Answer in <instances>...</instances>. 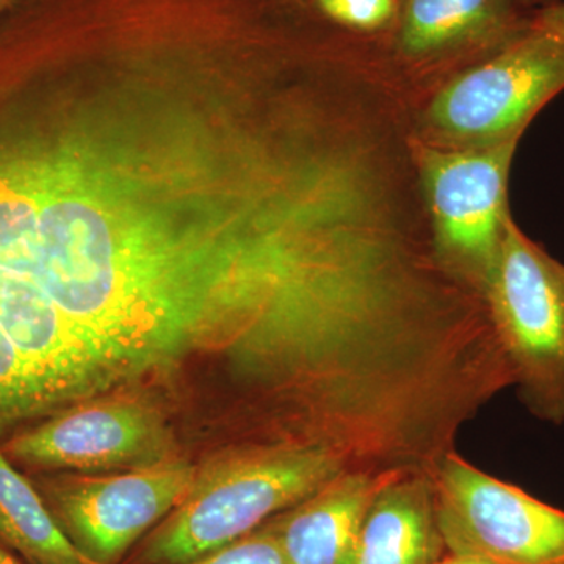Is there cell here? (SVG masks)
Instances as JSON below:
<instances>
[{
	"instance_id": "ac0fdd59",
	"label": "cell",
	"mask_w": 564,
	"mask_h": 564,
	"mask_svg": "<svg viewBox=\"0 0 564 564\" xmlns=\"http://www.w3.org/2000/svg\"><path fill=\"white\" fill-rule=\"evenodd\" d=\"M522 3L529 9V7L538 6V3L551 2V0H521Z\"/></svg>"
},
{
	"instance_id": "9a60e30c",
	"label": "cell",
	"mask_w": 564,
	"mask_h": 564,
	"mask_svg": "<svg viewBox=\"0 0 564 564\" xmlns=\"http://www.w3.org/2000/svg\"><path fill=\"white\" fill-rule=\"evenodd\" d=\"M532 21L545 31L555 33L564 40V2L551 3L534 11Z\"/></svg>"
},
{
	"instance_id": "9c48e42d",
	"label": "cell",
	"mask_w": 564,
	"mask_h": 564,
	"mask_svg": "<svg viewBox=\"0 0 564 564\" xmlns=\"http://www.w3.org/2000/svg\"><path fill=\"white\" fill-rule=\"evenodd\" d=\"M402 473L345 470L272 524L291 564H351L375 496Z\"/></svg>"
},
{
	"instance_id": "8992f818",
	"label": "cell",
	"mask_w": 564,
	"mask_h": 564,
	"mask_svg": "<svg viewBox=\"0 0 564 564\" xmlns=\"http://www.w3.org/2000/svg\"><path fill=\"white\" fill-rule=\"evenodd\" d=\"M437 521L448 554L494 564H564V511L452 451L436 475Z\"/></svg>"
},
{
	"instance_id": "2e32d148",
	"label": "cell",
	"mask_w": 564,
	"mask_h": 564,
	"mask_svg": "<svg viewBox=\"0 0 564 564\" xmlns=\"http://www.w3.org/2000/svg\"><path fill=\"white\" fill-rule=\"evenodd\" d=\"M437 564H494V563L488 562V560L477 558V556L448 554V555H445L444 558L441 560V562Z\"/></svg>"
},
{
	"instance_id": "ba28073f",
	"label": "cell",
	"mask_w": 564,
	"mask_h": 564,
	"mask_svg": "<svg viewBox=\"0 0 564 564\" xmlns=\"http://www.w3.org/2000/svg\"><path fill=\"white\" fill-rule=\"evenodd\" d=\"M158 415L143 404H82L18 430L0 444L18 467L33 473L144 466L169 458Z\"/></svg>"
},
{
	"instance_id": "e0dca14e",
	"label": "cell",
	"mask_w": 564,
	"mask_h": 564,
	"mask_svg": "<svg viewBox=\"0 0 564 564\" xmlns=\"http://www.w3.org/2000/svg\"><path fill=\"white\" fill-rule=\"evenodd\" d=\"M0 564H21L18 562L17 558H14L13 555L9 554V552L6 551V549L0 545Z\"/></svg>"
},
{
	"instance_id": "d6986e66",
	"label": "cell",
	"mask_w": 564,
	"mask_h": 564,
	"mask_svg": "<svg viewBox=\"0 0 564 564\" xmlns=\"http://www.w3.org/2000/svg\"><path fill=\"white\" fill-rule=\"evenodd\" d=\"M9 2H10V0H0V10H2L3 7H6L7 3H9Z\"/></svg>"
},
{
	"instance_id": "4fadbf2b",
	"label": "cell",
	"mask_w": 564,
	"mask_h": 564,
	"mask_svg": "<svg viewBox=\"0 0 564 564\" xmlns=\"http://www.w3.org/2000/svg\"><path fill=\"white\" fill-rule=\"evenodd\" d=\"M184 564H291V562L285 556L276 530L270 522L225 547Z\"/></svg>"
},
{
	"instance_id": "8fae6325",
	"label": "cell",
	"mask_w": 564,
	"mask_h": 564,
	"mask_svg": "<svg viewBox=\"0 0 564 564\" xmlns=\"http://www.w3.org/2000/svg\"><path fill=\"white\" fill-rule=\"evenodd\" d=\"M521 0H402L395 47L410 61L444 57L475 44L500 46L529 28Z\"/></svg>"
},
{
	"instance_id": "30bf717a",
	"label": "cell",
	"mask_w": 564,
	"mask_h": 564,
	"mask_svg": "<svg viewBox=\"0 0 564 564\" xmlns=\"http://www.w3.org/2000/svg\"><path fill=\"white\" fill-rule=\"evenodd\" d=\"M445 547L434 477H393L364 518L351 564H437Z\"/></svg>"
},
{
	"instance_id": "277c9868",
	"label": "cell",
	"mask_w": 564,
	"mask_h": 564,
	"mask_svg": "<svg viewBox=\"0 0 564 564\" xmlns=\"http://www.w3.org/2000/svg\"><path fill=\"white\" fill-rule=\"evenodd\" d=\"M563 90L564 40L532 21L448 80L426 107L425 126L440 147H496L521 139Z\"/></svg>"
},
{
	"instance_id": "5bb4252c",
	"label": "cell",
	"mask_w": 564,
	"mask_h": 564,
	"mask_svg": "<svg viewBox=\"0 0 564 564\" xmlns=\"http://www.w3.org/2000/svg\"><path fill=\"white\" fill-rule=\"evenodd\" d=\"M329 20L359 32L388 28L399 17V0H315Z\"/></svg>"
},
{
	"instance_id": "5b68a950",
	"label": "cell",
	"mask_w": 564,
	"mask_h": 564,
	"mask_svg": "<svg viewBox=\"0 0 564 564\" xmlns=\"http://www.w3.org/2000/svg\"><path fill=\"white\" fill-rule=\"evenodd\" d=\"M518 143L426 147L419 152V177L432 223L434 256L480 300L511 217L508 177Z\"/></svg>"
},
{
	"instance_id": "7c38bea8",
	"label": "cell",
	"mask_w": 564,
	"mask_h": 564,
	"mask_svg": "<svg viewBox=\"0 0 564 564\" xmlns=\"http://www.w3.org/2000/svg\"><path fill=\"white\" fill-rule=\"evenodd\" d=\"M0 541L33 564H96L63 532L33 481L0 447Z\"/></svg>"
},
{
	"instance_id": "7a4b0ae2",
	"label": "cell",
	"mask_w": 564,
	"mask_h": 564,
	"mask_svg": "<svg viewBox=\"0 0 564 564\" xmlns=\"http://www.w3.org/2000/svg\"><path fill=\"white\" fill-rule=\"evenodd\" d=\"M351 470L318 445L265 443L214 466L166 516L141 551L147 564H184L247 536Z\"/></svg>"
},
{
	"instance_id": "3957f363",
	"label": "cell",
	"mask_w": 564,
	"mask_h": 564,
	"mask_svg": "<svg viewBox=\"0 0 564 564\" xmlns=\"http://www.w3.org/2000/svg\"><path fill=\"white\" fill-rule=\"evenodd\" d=\"M481 302L527 410L563 425L564 265L511 217Z\"/></svg>"
},
{
	"instance_id": "52a82bcc",
	"label": "cell",
	"mask_w": 564,
	"mask_h": 564,
	"mask_svg": "<svg viewBox=\"0 0 564 564\" xmlns=\"http://www.w3.org/2000/svg\"><path fill=\"white\" fill-rule=\"evenodd\" d=\"M196 478L192 464L163 458L106 477H43L35 486L82 554L111 564L172 513Z\"/></svg>"
},
{
	"instance_id": "6da1fadb",
	"label": "cell",
	"mask_w": 564,
	"mask_h": 564,
	"mask_svg": "<svg viewBox=\"0 0 564 564\" xmlns=\"http://www.w3.org/2000/svg\"><path fill=\"white\" fill-rule=\"evenodd\" d=\"M25 170L39 209L33 284L118 380L210 344L239 362L299 288L302 217L265 170L204 223L148 202L132 169L93 152L63 118L36 133Z\"/></svg>"
}]
</instances>
